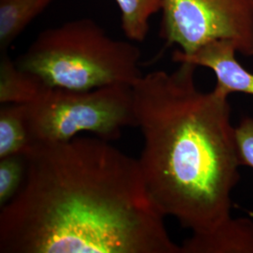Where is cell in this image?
<instances>
[{
    "mask_svg": "<svg viewBox=\"0 0 253 253\" xmlns=\"http://www.w3.org/2000/svg\"><path fill=\"white\" fill-rule=\"evenodd\" d=\"M53 0H0V52L8 50Z\"/></svg>",
    "mask_w": 253,
    "mask_h": 253,
    "instance_id": "9",
    "label": "cell"
},
{
    "mask_svg": "<svg viewBox=\"0 0 253 253\" xmlns=\"http://www.w3.org/2000/svg\"><path fill=\"white\" fill-rule=\"evenodd\" d=\"M48 87L35 74L21 69L7 51L0 52V103L28 104Z\"/></svg>",
    "mask_w": 253,
    "mask_h": 253,
    "instance_id": "8",
    "label": "cell"
},
{
    "mask_svg": "<svg viewBox=\"0 0 253 253\" xmlns=\"http://www.w3.org/2000/svg\"><path fill=\"white\" fill-rule=\"evenodd\" d=\"M181 253H253V220L231 216L208 232L192 234Z\"/></svg>",
    "mask_w": 253,
    "mask_h": 253,
    "instance_id": "7",
    "label": "cell"
},
{
    "mask_svg": "<svg viewBox=\"0 0 253 253\" xmlns=\"http://www.w3.org/2000/svg\"><path fill=\"white\" fill-rule=\"evenodd\" d=\"M237 50L228 41H216L201 47L191 54L179 50L172 54L174 62H189L211 70L217 78L216 88L227 95L244 93L253 96V73L249 72L235 58Z\"/></svg>",
    "mask_w": 253,
    "mask_h": 253,
    "instance_id": "6",
    "label": "cell"
},
{
    "mask_svg": "<svg viewBox=\"0 0 253 253\" xmlns=\"http://www.w3.org/2000/svg\"><path fill=\"white\" fill-rule=\"evenodd\" d=\"M121 12V28L127 40L144 42L149 21L163 8V0H116Z\"/></svg>",
    "mask_w": 253,
    "mask_h": 253,
    "instance_id": "11",
    "label": "cell"
},
{
    "mask_svg": "<svg viewBox=\"0 0 253 253\" xmlns=\"http://www.w3.org/2000/svg\"><path fill=\"white\" fill-rule=\"evenodd\" d=\"M33 145L28 131L25 104H1L0 158L25 155Z\"/></svg>",
    "mask_w": 253,
    "mask_h": 253,
    "instance_id": "10",
    "label": "cell"
},
{
    "mask_svg": "<svg viewBox=\"0 0 253 253\" xmlns=\"http://www.w3.org/2000/svg\"><path fill=\"white\" fill-rule=\"evenodd\" d=\"M25 155L0 158V208H3L18 193L26 176Z\"/></svg>",
    "mask_w": 253,
    "mask_h": 253,
    "instance_id": "12",
    "label": "cell"
},
{
    "mask_svg": "<svg viewBox=\"0 0 253 253\" xmlns=\"http://www.w3.org/2000/svg\"><path fill=\"white\" fill-rule=\"evenodd\" d=\"M26 176L1 208L0 253H181L135 160L77 136L33 144Z\"/></svg>",
    "mask_w": 253,
    "mask_h": 253,
    "instance_id": "1",
    "label": "cell"
},
{
    "mask_svg": "<svg viewBox=\"0 0 253 253\" xmlns=\"http://www.w3.org/2000/svg\"><path fill=\"white\" fill-rule=\"evenodd\" d=\"M235 131L242 166L253 168V118H243Z\"/></svg>",
    "mask_w": 253,
    "mask_h": 253,
    "instance_id": "13",
    "label": "cell"
},
{
    "mask_svg": "<svg viewBox=\"0 0 253 253\" xmlns=\"http://www.w3.org/2000/svg\"><path fill=\"white\" fill-rule=\"evenodd\" d=\"M161 36L191 54L216 41L253 55V0H163Z\"/></svg>",
    "mask_w": 253,
    "mask_h": 253,
    "instance_id": "5",
    "label": "cell"
},
{
    "mask_svg": "<svg viewBox=\"0 0 253 253\" xmlns=\"http://www.w3.org/2000/svg\"><path fill=\"white\" fill-rule=\"evenodd\" d=\"M197 68L181 62L171 73L143 74L131 86L147 192L165 217H175L192 234L231 217L242 166L229 95L216 87L199 90Z\"/></svg>",
    "mask_w": 253,
    "mask_h": 253,
    "instance_id": "2",
    "label": "cell"
},
{
    "mask_svg": "<svg viewBox=\"0 0 253 253\" xmlns=\"http://www.w3.org/2000/svg\"><path fill=\"white\" fill-rule=\"evenodd\" d=\"M26 105L33 144L67 142L90 132L106 141L117 140L126 126H136L132 88L116 84L92 90L46 87Z\"/></svg>",
    "mask_w": 253,
    "mask_h": 253,
    "instance_id": "4",
    "label": "cell"
},
{
    "mask_svg": "<svg viewBox=\"0 0 253 253\" xmlns=\"http://www.w3.org/2000/svg\"><path fill=\"white\" fill-rule=\"evenodd\" d=\"M137 46L109 36L88 18L77 19L41 32L16 64L47 86L92 90L132 86L143 75Z\"/></svg>",
    "mask_w": 253,
    "mask_h": 253,
    "instance_id": "3",
    "label": "cell"
}]
</instances>
